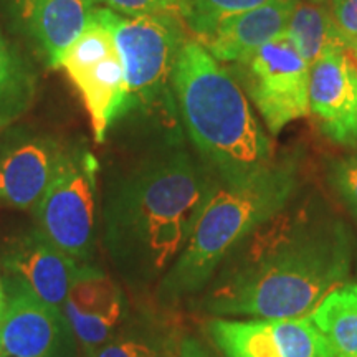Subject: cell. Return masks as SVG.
Segmentation results:
<instances>
[{
	"label": "cell",
	"mask_w": 357,
	"mask_h": 357,
	"mask_svg": "<svg viewBox=\"0 0 357 357\" xmlns=\"http://www.w3.org/2000/svg\"><path fill=\"white\" fill-rule=\"evenodd\" d=\"M95 7L91 0H19L26 32L40 45L53 68L91 22Z\"/></svg>",
	"instance_id": "15"
},
{
	"label": "cell",
	"mask_w": 357,
	"mask_h": 357,
	"mask_svg": "<svg viewBox=\"0 0 357 357\" xmlns=\"http://www.w3.org/2000/svg\"><path fill=\"white\" fill-rule=\"evenodd\" d=\"M296 0H271L253 10L218 22L197 38L220 63L238 65L250 60L266 43L287 33Z\"/></svg>",
	"instance_id": "13"
},
{
	"label": "cell",
	"mask_w": 357,
	"mask_h": 357,
	"mask_svg": "<svg viewBox=\"0 0 357 357\" xmlns=\"http://www.w3.org/2000/svg\"><path fill=\"white\" fill-rule=\"evenodd\" d=\"M93 17L113 33L126 75L123 114L172 100V75L184 47L185 25L177 13L126 17L95 7Z\"/></svg>",
	"instance_id": "5"
},
{
	"label": "cell",
	"mask_w": 357,
	"mask_h": 357,
	"mask_svg": "<svg viewBox=\"0 0 357 357\" xmlns=\"http://www.w3.org/2000/svg\"><path fill=\"white\" fill-rule=\"evenodd\" d=\"M178 344L155 334H129L113 337L106 344L88 351V357H177Z\"/></svg>",
	"instance_id": "20"
},
{
	"label": "cell",
	"mask_w": 357,
	"mask_h": 357,
	"mask_svg": "<svg viewBox=\"0 0 357 357\" xmlns=\"http://www.w3.org/2000/svg\"><path fill=\"white\" fill-rule=\"evenodd\" d=\"M311 2H324V0H311Z\"/></svg>",
	"instance_id": "29"
},
{
	"label": "cell",
	"mask_w": 357,
	"mask_h": 357,
	"mask_svg": "<svg viewBox=\"0 0 357 357\" xmlns=\"http://www.w3.org/2000/svg\"><path fill=\"white\" fill-rule=\"evenodd\" d=\"M310 114L323 136L357 146V65L349 52H334L311 66Z\"/></svg>",
	"instance_id": "10"
},
{
	"label": "cell",
	"mask_w": 357,
	"mask_h": 357,
	"mask_svg": "<svg viewBox=\"0 0 357 357\" xmlns=\"http://www.w3.org/2000/svg\"><path fill=\"white\" fill-rule=\"evenodd\" d=\"M25 88L24 70L0 35V109L7 108Z\"/></svg>",
	"instance_id": "22"
},
{
	"label": "cell",
	"mask_w": 357,
	"mask_h": 357,
	"mask_svg": "<svg viewBox=\"0 0 357 357\" xmlns=\"http://www.w3.org/2000/svg\"><path fill=\"white\" fill-rule=\"evenodd\" d=\"M271 0H181V19L195 35L202 37L218 22L253 10Z\"/></svg>",
	"instance_id": "19"
},
{
	"label": "cell",
	"mask_w": 357,
	"mask_h": 357,
	"mask_svg": "<svg viewBox=\"0 0 357 357\" xmlns=\"http://www.w3.org/2000/svg\"><path fill=\"white\" fill-rule=\"evenodd\" d=\"M307 318L324 336L331 357H357V283L331 289Z\"/></svg>",
	"instance_id": "18"
},
{
	"label": "cell",
	"mask_w": 357,
	"mask_h": 357,
	"mask_svg": "<svg viewBox=\"0 0 357 357\" xmlns=\"http://www.w3.org/2000/svg\"><path fill=\"white\" fill-rule=\"evenodd\" d=\"M0 321V357H70L71 336L60 307L10 283Z\"/></svg>",
	"instance_id": "9"
},
{
	"label": "cell",
	"mask_w": 357,
	"mask_h": 357,
	"mask_svg": "<svg viewBox=\"0 0 357 357\" xmlns=\"http://www.w3.org/2000/svg\"><path fill=\"white\" fill-rule=\"evenodd\" d=\"M243 84L273 136L289 123L310 114L311 66L303 60L287 35L266 43L231 71Z\"/></svg>",
	"instance_id": "7"
},
{
	"label": "cell",
	"mask_w": 357,
	"mask_h": 357,
	"mask_svg": "<svg viewBox=\"0 0 357 357\" xmlns=\"http://www.w3.org/2000/svg\"><path fill=\"white\" fill-rule=\"evenodd\" d=\"M6 307H7V289H6V284H3L2 278H0V321H2V318H3Z\"/></svg>",
	"instance_id": "26"
},
{
	"label": "cell",
	"mask_w": 357,
	"mask_h": 357,
	"mask_svg": "<svg viewBox=\"0 0 357 357\" xmlns=\"http://www.w3.org/2000/svg\"><path fill=\"white\" fill-rule=\"evenodd\" d=\"M331 13L347 37L357 38V0H331Z\"/></svg>",
	"instance_id": "24"
},
{
	"label": "cell",
	"mask_w": 357,
	"mask_h": 357,
	"mask_svg": "<svg viewBox=\"0 0 357 357\" xmlns=\"http://www.w3.org/2000/svg\"><path fill=\"white\" fill-rule=\"evenodd\" d=\"M300 184V158L289 153L247 181L218 185L190 240L159 281V298L177 303L204 291L236 245L291 202Z\"/></svg>",
	"instance_id": "4"
},
{
	"label": "cell",
	"mask_w": 357,
	"mask_h": 357,
	"mask_svg": "<svg viewBox=\"0 0 357 357\" xmlns=\"http://www.w3.org/2000/svg\"><path fill=\"white\" fill-rule=\"evenodd\" d=\"M37 231L53 247L83 261L96 229V162L91 154H66L56 177L33 208Z\"/></svg>",
	"instance_id": "6"
},
{
	"label": "cell",
	"mask_w": 357,
	"mask_h": 357,
	"mask_svg": "<svg viewBox=\"0 0 357 357\" xmlns=\"http://www.w3.org/2000/svg\"><path fill=\"white\" fill-rule=\"evenodd\" d=\"M91 121L96 142H105L111 124L123 113L126 98V75L121 55L116 50L88 68L68 75Z\"/></svg>",
	"instance_id": "16"
},
{
	"label": "cell",
	"mask_w": 357,
	"mask_h": 357,
	"mask_svg": "<svg viewBox=\"0 0 357 357\" xmlns=\"http://www.w3.org/2000/svg\"><path fill=\"white\" fill-rule=\"evenodd\" d=\"M93 3H102L119 15L139 17L155 13H177L181 15V0H91Z\"/></svg>",
	"instance_id": "23"
},
{
	"label": "cell",
	"mask_w": 357,
	"mask_h": 357,
	"mask_svg": "<svg viewBox=\"0 0 357 357\" xmlns=\"http://www.w3.org/2000/svg\"><path fill=\"white\" fill-rule=\"evenodd\" d=\"M65 158V151L47 139H30L12 147L0 159V200L22 211H33Z\"/></svg>",
	"instance_id": "14"
},
{
	"label": "cell",
	"mask_w": 357,
	"mask_h": 357,
	"mask_svg": "<svg viewBox=\"0 0 357 357\" xmlns=\"http://www.w3.org/2000/svg\"><path fill=\"white\" fill-rule=\"evenodd\" d=\"M284 35L310 66L329 53L347 52L351 43V38L337 26L331 8L324 2L311 0L294 2Z\"/></svg>",
	"instance_id": "17"
},
{
	"label": "cell",
	"mask_w": 357,
	"mask_h": 357,
	"mask_svg": "<svg viewBox=\"0 0 357 357\" xmlns=\"http://www.w3.org/2000/svg\"><path fill=\"white\" fill-rule=\"evenodd\" d=\"M329 184L357 222V153L331 162Z\"/></svg>",
	"instance_id": "21"
},
{
	"label": "cell",
	"mask_w": 357,
	"mask_h": 357,
	"mask_svg": "<svg viewBox=\"0 0 357 357\" xmlns=\"http://www.w3.org/2000/svg\"><path fill=\"white\" fill-rule=\"evenodd\" d=\"M207 333L223 357H331V349L310 318H213Z\"/></svg>",
	"instance_id": "8"
},
{
	"label": "cell",
	"mask_w": 357,
	"mask_h": 357,
	"mask_svg": "<svg viewBox=\"0 0 357 357\" xmlns=\"http://www.w3.org/2000/svg\"><path fill=\"white\" fill-rule=\"evenodd\" d=\"M61 312L79 344L86 352L93 351L113 339L121 323V289L105 271L83 265L78 268Z\"/></svg>",
	"instance_id": "11"
},
{
	"label": "cell",
	"mask_w": 357,
	"mask_h": 357,
	"mask_svg": "<svg viewBox=\"0 0 357 357\" xmlns=\"http://www.w3.org/2000/svg\"><path fill=\"white\" fill-rule=\"evenodd\" d=\"M177 357H213L205 347L200 344L197 339L184 337L178 344Z\"/></svg>",
	"instance_id": "25"
},
{
	"label": "cell",
	"mask_w": 357,
	"mask_h": 357,
	"mask_svg": "<svg viewBox=\"0 0 357 357\" xmlns=\"http://www.w3.org/2000/svg\"><path fill=\"white\" fill-rule=\"evenodd\" d=\"M354 257L349 225L316 195L289 202L231 250L207 284L213 318H307L344 283Z\"/></svg>",
	"instance_id": "1"
},
{
	"label": "cell",
	"mask_w": 357,
	"mask_h": 357,
	"mask_svg": "<svg viewBox=\"0 0 357 357\" xmlns=\"http://www.w3.org/2000/svg\"><path fill=\"white\" fill-rule=\"evenodd\" d=\"M347 52H349L352 60H354L357 65V38H351V43H349V48H347Z\"/></svg>",
	"instance_id": "27"
},
{
	"label": "cell",
	"mask_w": 357,
	"mask_h": 357,
	"mask_svg": "<svg viewBox=\"0 0 357 357\" xmlns=\"http://www.w3.org/2000/svg\"><path fill=\"white\" fill-rule=\"evenodd\" d=\"M10 283L20 284L47 305L60 307L68 296L78 265L37 230L13 240L2 255Z\"/></svg>",
	"instance_id": "12"
},
{
	"label": "cell",
	"mask_w": 357,
	"mask_h": 357,
	"mask_svg": "<svg viewBox=\"0 0 357 357\" xmlns=\"http://www.w3.org/2000/svg\"><path fill=\"white\" fill-rule=\"evenodd\" d=\"M172 89L190 141L222 185L247 181L273 162V144L242 84L197 40H187L178 53Z\"/></svg>",
	"instance_id": "3"
},
{
	"label": "cell",
	"mask_w": 357,
	"mask_h": 357,
	"mask_svg": "<svg viewBox=\"0 0 357 357\" xmlns=\"http://www.w3.org/2000/svg\"><path fill=\"white\" fill-rule=\"evenodd\" d=\"M218 185L211 169L174 144L124 177L105 211L106 248L119 273L141 287L162 280Z\"/></svg>",
	"instance_id": "2"
},
{
	"label": "cell",
	"mask_w": 357,
	"mask_h": 357,
	"mask_svg": "<svg viewBox=\"0 0 357 357\" xmlns=\"http://www.w3.org/2000/svg\"><path fill=\"white\" fill-rule=\"evenodd\" d=\"M6 123H7V118H6V116H0V128L6 126Z\"/></svg>",
	"instance_id": "28"
}]
</instances>
